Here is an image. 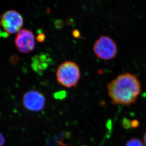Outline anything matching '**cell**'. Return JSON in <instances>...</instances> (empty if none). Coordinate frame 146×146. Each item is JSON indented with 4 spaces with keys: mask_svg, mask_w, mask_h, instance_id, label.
Instances as JSON below:
<instances>
[{
    "mask_svg": "<svg viewBox=\"0 0 146 146\" xmlns=\"http://www.w3.org/2000/svg\"><path fill=\"white\" fill-rule=\"evenodd\" d=\"M72 35L76 38H79V37H80V33L79 32V31H78V30H74L72 32Z\"/></svg>",
    "mask_w": 146,
    "mask_h": 146,
    "instance_id": "15",
    "label": "cell"
},
{
    "mask_svg": "<svg viewBox=\"0 0 146 146\" xmlns=\"http://www.w3.org/2000/svg\"><path fill=\"white\" fill-rule=\"evenodd\" d=\"M125 146H144V145L141 140L136 138H133L129 140Z\"/></svg>",
    "mask_w": 146,
    "mask_h": 146,
    "instance_id": "8",
    "label": "cell"
},
{
    "mask_svg": "<svg viewBox=\"0 0 146 146\" xmlns=\"http://www.w3.org/2000/svg\"><path fill=\"white\" fill-rule=\"evenodd\" d=\"M46 39V35L44 33H41L38 35L36 37V40L39 42H44Z\"/></svg>",
    "mask_w": 146,
    "mask_h": 146,
    "instance_id": "11",
    "label": "cell"
},
{
    "mask_svg": "<svg viewBox=\"0 0 146 146\" xmlns=\"http://www.w3.org/2000/svg\"><path fill=\"white\" fill-rule=\"evenodd\" d=\"M52 60L48 54L41 53L32 57L31 67L38 74H42L44 70L52 64Z\"/></svg>",
    "mask_w": 146,
    "mask_h": 146,
    "instance_id": "7",
    "label": "cell"
},
{
    "mask_svg": "<svg viewBox=\"0 0 146 146\" xmlns=\"http://www.w3.org/2000/svg\"><path fill=\"white\" fill-rule=\"evenodd\" d=\"M131 127H133V128H136L139 125V123L137 120H134L131 121Z\"/></svg>",
    "mask_w": 146,
    "mask_h": 146,
    "instance_id": "14",
    "label": "cell"
},
{
    "mask_svg": "<svg viewBox=\"0 0 146 146\" xmlns=\"http://www.w3.org/2000/svg\"><path fill=\"white\" fill-rule=\"evenodd\" d=\"M80 71L77 64L66 61L59 66L56 72L57 80L60 84L68 88L75 87L80 79Z\"/></svg>",
    "mask_w": 146,
    "mask_h": 146,
    "instance_id": "2",
    "label": "cell"
},
{
    "mask_svg": "<svg viewBox=\"0 0 146 146\" xmlns=\"http://www.w3.org/2000/svg\"><path fill=\"white\" fill-rule=\"evenodd\" d=\"M58 143L59 146H68L67 145H65V144L62 142V141H58Z\"/></svg>",
    "mask_w": 146,
    "mask_h": 146,
    "instance_id": "16",
    "label": "cell"
},
{
    "mask_svg": "<svg viewBox=\"0 0 146 146\" xmlns=\"http://www.w3.org/2000/svg\"><path fill=\"white\" fill-rule=\"evenodd\" d=\"M15 44L20 52L27 54L33 51L35 47L34 35L31 31L21 29L17 34Z\"/></svg>",
    "mask_w": 146,
    "mask_h": 146,
    "instance_id": "6",
    "label": "cell"
},
{
    "mask_svg": "<svg viewBox=\"0 0 146 146\" xmlns=\"http://www.w3.org/2000/svg\"><path fill=\"white\" fill-rule=\"evenodd\" d=\"M10 61L12 65H16L19 61V56L16 54L12 55L10 58Z\"/></svg>",
    "mask_w": 146,
    "mask_h": 146,
    "instance_id": "10",
    "label": "cell"
},
{
    "mask_svg": "<svg viewBox=\"0 0 146 146\" xmlns=\"http://www.w3.org/2000/svg\"><path fill=\"white\" fill-rule=\"evenodd\" d=\"M107 88L112 103L123 106L135 103L141 91L138 77L129 72L119 75L108 83Z\"/></svg>",
    "mask_w": 146,
    "mask_h": 146,
    "instance_id": "1",
    "label": "cell"
},
{
    "mask_svg": "<svg viewBox=\"0 0 146 146\" xmlns=\"http://www.w3.org/2000/svg\"><path fill=\"white\" fill-rule=\"evenodd\" d=\"M123 125L124 126V128H129L130 126H131V123L129 120L126 119L124 118L123 121Z\"/></svg>",
    "mask_w": 146,
    "mask_h": 146,
    "instance_id": "12",
    "label": "cell"
},
{
    "mask_svg": "<svg viewBox=\"0 0 146 146\" xmlns=\"http://www.w3.org/2000/svg\"><path fill=\"white\" fill-rule=\"evenodd\" d=\"M23 105L25 108L34 112L42 110L46 105V98L42 93L36 90H30L24 95Z\"/></svg>",
    "mask_w": 146,
    "mask_h": 146,
    "instance_id": "5",
    "label": "cell"
},
{
    "mask_svg": "<svg viewBox=\"0 0 146 146\" xmlns=\"http://www.w3.org/2000/svg\"><path fill=\"white\" fill-rule=\"evenodd\" d=\"M0 24L7 34L18 32L23 25V18L15 10H9L3 14Z\"/></svg>",
    "mask_w": 146,
    "mask_h": 146,
    "instance_id": "4",
    "label": "cell"
},
{
    "mask_svg": "<svg viewBox=\"0 0 146 146\" xmlns=\"http://www.w3.org/2000/svg\"><path fill=\"white\" fill-rule=\"evenodd\" d=\"M5 143V140L3 134L0 132V146H3Z\"/></svg>",
    "mask_w": 146,
    "mask_h": 146,
    "instance_id": "13",
    "label": "cell"
},
{
    "mask_svg": "<svg viewBox=\"0 0 146 146\" xmlns=\"http://www.w3.org/2000/svg\"><path fill=\"white\" fill-rule=\"evenodd\" d=\"M54 98L58 100H63L67 97V92L65 90H61L54 94Z\"/></svg>",
    "mask_w": 146,
    "mask_h": 146,
    "instance_id": "9",
    "label": "cell"
},
{
    "mask_svg": "<svg viewBox=\"0 0 146 146\" xmlns=\"http://www.w3.org/2000/svg\"><path fill=\"white\" fill-rule=\"evenodd\" d=\"M144 141L145 143V146H146V131L144 134Z\"/></svg>",
    "mask_w": 146,
    "mask_h": 146,
    "instance_id": "17",
    "label": "cell"
},
{
    "mask_svg": "<svg viewBox=\"0 0 146 146\" xmlns=\"http://www.w3.org/2000/svg\"><path fill=\"white\" fill-rule=\"evenodd\" d=\"M94 54L103 60H110L115 57L118 47L114 40L108 36H102L96 40L93 46Z\"/></svg>",
    "mask_w": 146,
    "mask_h": 146,
    "instance_id": "3",
    "label": "cell"
}]
</instances>
